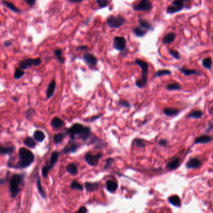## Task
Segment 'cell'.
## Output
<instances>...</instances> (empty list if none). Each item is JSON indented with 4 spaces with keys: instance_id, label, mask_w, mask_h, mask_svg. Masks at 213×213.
<instances>
[{
    "instance_id": "cell-1",
    "label": "cell",
    "mask_w": 213,
    "mask_h": 213,
    "mask_svg": "<svg viewBox=\"0 0 213 213\" xmlns=\"http://www.w3.org/2000/svg\"><path fill=\"white\" fill-rule=\"evenodd\" d=\"M18 160L16 163L11 164L8 167L9 168L23 170L25 169L34 162L35 160V156L30 150L21 147L18 150Z\"/></svg>"
},
{
    "instance_id": "cell-2",
    "label": "cell",
    "mask_w": 213,
    "mask_h": 213,
    "mask_svg": "<svg viewBox=\"0 0 213 213\" xmlns=\"http://www.w3.org/2000/svg\"><path fill=\"white\" fill-rule=\"evenodd\" d=\"M66 133L72 139L75 140L78 138L81 139L84 142H86L92 134L90 127L84 126L80 123H75L70 128H66Z\"/></svg>"
},
{
    "instance_id": "cell-3",
    "label": "cell",
    "mask_w": 213,
    "mask_h": 213,
    "mask_svg": "<svg viewBox=\"0 0 213 213\" xmlns=\"http://www.w3.org/2000/svg\"><path fill=\"white\" fill-rule=\"evenodd\" d=\"M24 174H13L9 181V192L11 198H16L21 192L22 187L24 184Z\"/></svg>"
},
{
    "instance_id": "cell-4",
    "label": "cell",
    "mask_w": 213,
    "mask_h": 213,
    "mask_svg": "<svg viewBox=\"0 0 213 213\" xmlns=\"http://www.w3.org/2000/svg\"><path fill=\"white\" fill-rule=\"evenodd\" d=\"M135 63L141 68L142 73L141 78L136 81V85L139 88H143L146 86L148 83L149 64L147 62L140 59H136L135 60Z\"/></svg>"
},
{
    "instance_id": "cell-5",
    "label": "cell",
    "mask_w": 213,
    "mask_h": 213,
    "mask_svg": "<svg viewBox=\"0 0 213 213\" xmlns=\"http://www.w3.org/2000/svg\"><path fill=\"white\" fill-rule=\"evenodd\" d=\"M191 0H174L171 5L167 8L166 12L168 14H174L181 11L185 6V3L191 2Z\"/></svg>"
},
{
    "instance_id": "cell-6",
    "label": "cell",
    "mask_w": 213,
    "mask_h": 213,
    "mask_svg": "<svg viewBox=\"0 0 213 213\" xmlns=\"http://www.w3.org/2000/svg\"><path fill=\"white\" fill-rule=\"evenodd\" d=\"M126 22V19L121 15H111L107 19V25L111 28H118L123 26Z\"/></svg>"
},
{
    "instance_id": "cell-7",
    "label": "cell",
    "mask_w": 213,
    "mask_h": 213,
    "mask_svg": "<svg viewBox=\"0 0 213 213\" xmlns=\"http://www.w3.org/2000/svg\"><path fill=\"white\" fill-rule=\"evenodd\" d=\"M103 154L102 153H98L96 154H92L91 153H87L84 156L85 162L90 166H96L98 164L100 160L102 158Z\"/></svg>"
},
{
    "instance_id": "cell-8",
    "label": "cell",
    "mask_w": 213,
    "mask_h": 213,
    "mask_svg": "<svg viewBox=\"0 0 213 213\" xmlns=\"http://www.w3.org/2000/svg\"><path fill=\"white\" fill-rule=\"evenodd\" d=\"M41 63V58H29L23 60L19 63V68L23 70L27 69L31 66H38Z\"/></svg>"
},
{
    "instance_id": "cell-9",
    "label": "cell",
    "mask_w": 213,
    "mask_h": 213,
    "mask_svg": "<svg viewBox=\"0 0 213 213\" xmlns=\"http://www.w3.org/2000/svg\"><path fill=\"white\" fill-rule=\"evenodd\" d=\"M133 10L136 11H148L150 12L153 8V5L150 0H141L136 5L133 6Z\"/></svg>"
},
{
    "instance_id": "cell-10",
    "label": "cell",
    "mask_w": 213,
    "mask_h": 213,
    "mask_svg": "<svg viewBox=\"0 0 213 213\" xmlns=\"http://www.w3.org/2000/svg\"><path fill=\"white\" fill-rule=\"evenodd\" d=\"M80 147V145L78 143H76L75 140H73L71 139L69 141L68 144L66 145V146H65L63 150H62V152L65 154L75 153L77 152Z\"/></svg>"
},
{
    "instance_id": "cell-11",
    "label": "cell",
    "mask_w": 213,
    "mask_h": 213,
    "mask_svg": "<svg viewBox=\"0 0 213 213\" xmlns=\"http://www.w3.org/2000/svg\"><path fill=\"white\" fill-rule=\"evenodd\" d=\"M114 48L117 51H123L126 45V41L124 37L122 36H116L114 38L113 41Z\"/></svg>"
},
{
    "instance_id": "cell-12",
    "label": "cell",
    "mask_w": 213,
    "mask_h": 213,
    "mask_svg": "<svg viewBox=\"0 0 213 213\" xmlns=\"http://www.w3.org/2000/svg\"><path fill=\"white\" fill-rule=\"evenodd\" d=\"M89 144L93 145L94 149L98 150H102L106 146V142L102 139L97 137L96 136H93L91 137Z\"/></svg>"
},
{
    "instance_id": "cell-13",
    "label": "cell",
    "mask_w": 213,
    "mask_h": 213,
    "mask_svg": "<svg viewBox=\"0 0 213 213\" xmlns=\"http://www.w3.org/2000/svg\"><path fill=\"white\" fill-rule=\"evenodd\" d=\"M203 165L201 160L198 158H192L189 159L186 164V166L187 169H198Z\"/></svg>"
},
{
    "instance_id": "cell-14",
    "label": "cell",
    "mask_w": 213,
    "mask_h": 213,
    "mask_svg": "<svg viewBox=\"0 0 213 213\" xmlns=\"http://www.w3.org/2000/svg\"><path fill=\"white\" fill-rule=\"evenodd\" d=\"M83 59L84 61L89 65L95 66H96L98 63V59L97 58L94 56L93 55L89 53H85L83 55Z\"/></svg>"
},
{
    "instance_id": "cell-15",
    "label": "cell",
    "mask_w": 213,
    "mask_h": 213,
    "mask_svg": "<svg viewBox=\"0 0 213 213\" xmlns=\"http://www.w3.org/2000/svg\"><path fill=\"white\" fill-rule=\"evenodd\" d=\"M56 88V82L55 80H53L48 84V88L46 91V96L48 99H50L55 94Z\"/></svg>"
},
{
    "instance_id": "cell-16",
    "label": "cell",
    "mask_w": 213,
    "mask_h": 213,
    "mask_svg": "<svg viewBox=\"0 0 213 213\" xmlns=\"http://www.w3.org/2000/svg\"><path fill=\"white\" fill-rule=\"evenodd\" d=\"M213 137L207 134H203L196 138L195 140V144H207L211 142Z\"/></svg>"
},
{
    "instance_id": "cell-17",
    "label": "cell",
    "mask_w": 213,
    "mask_h": 213,
    "mask_svg": "<svg viewBox=\"0 0 213 213\" xmlns=\"http://www.w3.org/2000/svg\"><path fill=\"white\" fill-rule=\"evenodd\" d=\"M50 125L52 128L55 129H59L65 126V123L63 120L61 119L60 117L58 116H55L52 119L50 123Z\"/></svg>"
},
{
    "instance_id": "cell-18",
    "label": "cell",
    "mask_w": 213,
    "mask_h": 213,
    "mask_svg": "<svg viewBox=\"0 0 213 213\" xmlns=\"http://www.w3.org/2000/svg\"><path fill=\"white\" fill-rule=\"evenodd\" d=\"M106 188L110 193H114L118 188V183L113 180H108L106 182Z\"/></svg>"
},
{
    "instance_id": "cell-19",
    "label": "cell",
    "mask_w": 213,
    "mask_h": 213,
    "mask_svg": "<svg viewBox=\"0 0 213 213\" xmlns=\"http://www.w3.org/2000/svg\"><path fill=\"white\" fill-rule=\"evenodd\" d=\"M36 185L37 187V189H38V191L39 193V195L41 196V197L43 199H46V193L43 189V187L42 184H41V178H40V177L38 173L36 175Z\"/></svg>"
},
{
    "instance_id": "cell-20",
    "label": "cell",
    "mask_w": 213,
    "mask_h": 213,
    "mask_svg": "<svg viewBox=\"0 0 213 213\" xmlns=\"http://www.w3.org/2000/svg\"><path fill=\"white\" fill-rule=\"evenodd\" d=\"M85 189L88 192H94L98 190L100 188V184L98 182H88L86 181L84 182Z\"/></svg>"
},
{
    "instance_id": "cell-21",
    "label": "cell",
    "mask_w": 213,
    "mask_h": 213,
    "mask_svg": "<svg viewBox=\"0 0 213 213\" xmlns=\"http://www.w3.org/2000/svg\"><path fill=\"white\" fill-rule=\"evenodd\" d=\"M16 150L15 146H0V153L3 155H9L12 154Z\"/></svg>"
},
{
    "instance_id": "cell-22",
    "label": "cell",
    "mask_w": 213,
    "mask_h": 213,
    "mask_svg": "<svg viewBox=\"0 0 213 213\" xmlns=\"http://www.w3.org/2000/svg\"><path fill=\"white\" fill-rule=\"evenodd\" d=\"M66 171L72 176H76L78 174V170L76 164L74 162L69 163L66 168Z\"/></svg>"
},
{
    "instance_id": "cell-23",
    "label": "cell",
    "mask_w": 213,
    "mask_h": 213,
    "mask_svg": "<svg viewBox=\"0 0 213 213\" xmlns=\"http://www.w3.org/2000/svg\"><path fill=\"white\" fill-rule=\"evenodd\" d=\"M180 163H181V159L176 158L173 159L172 161H171L170 162H169L166 166V167L169 170L173 171V170H176L179 166Z\"/></svg>"
},
{
    "instance_id": "cell-24",
    "label": "cell",
    "mask_w": 213,
    "mask_h": 213,
    "mask_svg": "<svg viewBox=\"0 0 213 213\" xmlns=\"http://www.w3.org/2000/svg\"><path fill=\"white\" fill-rule=\"evenodd\" d=\"M139 25L141 28L147 30V31H153L154 30V28L151 23L149 22L148 20L145 19H139L138 20Z\"/></svg>"
},
{
    "instance_id": "cell-25",
    "label": "cell",
    "mask_w": 213,
    "mask_h": 213,
    "mask_svg": "<svg viewBox=\"0 0 213 213\" xmlns=\"http://www.w3.org/2000/svg\"><path fill=\"white\" fill-rule=\"evenodd\" d=\"M36 141L34 139V137L28 136L23 139V144L29 148L33 149L36 146Z\"/></svg>"
},
{
    "instance_id": "cell-26",
    "label": "cell",
    "mask_w": 213,
    "mask_h": 213,
    "mask_svg": "<svg viewBox=\"0 0 213 213\" xmlns=\"http://www.w3.org/2000/svg\"><path fill=\"white\" fill-rule=\"evenodd\" d=\"M179 71L185 76H191V75L201 76V73L199 72L196 69H187L185 68H179Z\"/></svg>"
},
{
    "instance_id": "cell-27",
    "label": "cell",
    "mask_w": 213,
    "mask_h": 213,
    "mask_svg": "<svg viewBox=\"0 0 213 213\" xmlns=\"http://www.w3.org/2000/svg\"><path fill=\"white\" fill-rule=\"evenodd\" d=\"M60 156V153L59 152L57 151H55L51 153V155L50 156V166L51 167L52 169L54 168V167L56 166L59 158Z\"/></svg>"
},
{
    "instance_id": "cell-28",
    "label": "cell",
    "mask_w": 213,
    "mask_h": 213,
    "mask_svg": "<svg viewBox=\"0 0 213 213\" xmlns=\"http://www.w3.org/2000/svg\"><path fill=\"white\" fill-rule=\"evenodd\" d=\"M33 137L38 143H42L46 138V135L42 131L36 130L33 133Z\"/></svg>"
},
{
    "instance_id": "cell-29",
    "label": "cell",
    "mask_w": 213,
    "mask_h": 213,
    "mask_svg": "<svg viewBox=\"0 0 213 213\" xmlns=\"http://www.w3.org/2000/svg\"><path fill=\"white\" fill-rule=\"evenodd\" d=\"M179 109L176 108H166L163 109L164 114L168 117H173L176 116L179 113Z\"/></svg>"
},
{
    "instance_id": "cell-30",
    "label": "cell",
    "mask_w": 213,
    "mask_h": 213,
    "mask_svg": "<svg viewBox=\"0 0 213 213\" xmlns=\"http://www.w3.org/2000/svg\"><path fill=\"white\" fill-rule=\"evenodd\" d=\"M176 38V35L174 33L171 32V33L167 34L163 38L162 41L164 44H169L173 43L174 41L175 40Z\"/></svg>"
},
{
    "instance_id": "cell-31",
    "label": "cell",
    "mask_w": 213,
    "mask_h": 213,
    "mask_svg": "<svg viewBox=\"0 0 213 213\" xmlns=\"http://www.w3.org/2000/svg\"><path fill=\"white\" fill-rule=\"evenodd\" d=\"M65 133H59L57 134H55L53 136V141H54V143L56 145H58L59 144H61L62 142L63 141L65 136H66V134Z\"/></svg>"
},
{
    "instance_id": "cell-32",
    "label": "cell",
    "mask_w": 213,
    "mask_h": 213,
    "mask_svg": "<svg viewBox=\"0 0 213 213\" xmlns=\"http://www.w3.org/2000/svg\"><path fill=\"white\" fill-rule=\"evenodd\" d=\"M169 203L175 207H180L181 206V199L177 195H173L168 198Z\"/></svg>"
},
{
    "instance_id": "cell-33",
    "label": "cell",
    "mask_w": 213,
    "mask_h": 213,
    "mask_svg": "<svg viewBox=\"0 0 213 213\" xmlns=\"http://www.w3.org/2000/svg\"><path fill=\"white\" fill-rule=\"evenodd\" d=\"M203 116V113L201 110H194L189 113L187 117L193 118V119H198Z\"/></svg>"
},
{
    "instance_id": "cell-34",
    "label": "cell",
    "mask_w": 213,
    "mask_h": 213,
    "mask_svg": "<svg viewBox=\"0 0 213 213\" xmlns=\"http://www.w3.org/2000/svg\"><path fill=\"white\" fill-rule=\"evenodd\" d=\"M133 31L134 33V35L138 37H143L147 33V30H144V29H143V28L139 27L134 28L133 29Z\"/></svg>"
},
{
    "instance_id": "cell-35",
    "label": "cell",
    "mask_w": 213,
    "mask_h": 213,
    "mask_svg": "<svg viewBox=\"0 0 213 213\" xmlns=\"http://www.w3.org/2000/svg\"><path fill=\"white\" fill-rule=\"evenodd\" d=\"M2 3L6 6L8 9H10V10H11L12 11L14 12V13H19L21 11L19 10V9H18L13 3L8 2V1H5V0H3L2 1Z\"/></svg>"
},
{
    "instance_id": "cell-36",
    "label": "cell",
    "mask_w": 213,
    "mask_h": 213,
    "mask_svg": "<svg viewBox=\"0 0 213 213\" xmlns=\"http://www.w3.org/2000/svg\"><path fill=\"white\" fill-rule=\"evenodd\" d=\"M51 170H53V169L50 166V165L48 164V163L46 162V164L44 166H43L42 167V169H41V173H42L43 177L44 178H48L49 172Z\"/></svg>"
},
{
    "instance_id": "cell-37",
    "label": "cell",
    "mask_w": 213,
    "mask_h": 213,
    "mask_svg": "<svg viewBox=\"0 0 213 213\" xmlns=\"http://www.w3.org/2000/svg\"><path fill=\"white\" fill-rule=\"evenodd\" d=\"M70 188H71V189H72V190L76 189V190L80 191H82L83 190V189H84L83 185H81L76 180H74L72 183H71Z\"/></svg>"
},
{
    "instance_id": "cell-38",
    "label": "cell",
    "mask_w": 213,
    "mask_h": 213,
    "mask_svg": "<svg viewBox=\"0 0 213 213\" xmlns=\"http://www.w3.org/2000/svg\"><path fill=\"white\" fill-rule=\"evenodd\" d=\"M54 54L56 57L57 59L61 63H64V58L63 57V51L61 49H56L54 51Z\"/></svg>"
},
{
    "instance_id": "cell-39",
    "label": "cell",
    "mask_w": 213,
    "mask_h": 213,
    "mask_svg": "<svg viewBox=\"0 0 213 213\" xmlns=\"http://www.w3.org/2000/svg\"><path fill=\"white\" fill-rule=\"evenodd\" d=\"M114 162V159L113 158H108L105 160V164L104 166V170L106 171L109 170L112 167V166Z\"/></svg>"
},
{
    "instance_id": "cell-40",
    "label": "cell",
    "mask_w": 213,
    "mask_h": 213,
    "mask_svg": "<svg viewBox=\"0 0 213 213\" xmlns=\"http://www.w3.org/2000/svg\"><path fill=\"white\" fill-rule=\"evenodd\" d=\"M25 72L23 71V69H21L20 68H17L15 69L14 74V78L16 80H19L21 78H22L23 76L25 75Z\"/></svg>"
},
{
    "instance_id": "cell-41",
    "label": "cell",
    "mask_w": 213,
    "mask_h": 213,
    "mask_svg": "<svg viewBox=\"0 0 213 213\" xmlns=\"http://www.w3.org/2000/svg\"><path fill=\"white\" fill-rule=\"evenodd\" d=\"M134 143L136 146H137L138 148H145L146 145V143H145V141L143 139H141V138L135 139L134 140Z\"/></svg>"
},
{
    "instance_id": "cell-42",
    "label": "cell",
    "mask_w": 213,
    "mask_h": 213,
    "mask_svg": "<svg viewBox=\"0 0 213 213\" xmlns=\"http://www.w3.org/2000/svg\"><path fill=\"white\" fill-rule=\"evenodd\" d=\"M202 64L203 66V67H204L206 69H210L212 67V59L210 57H207L204 58L203 60V63Z\"/></svg>"
},
{
    "instance_id": "cell-43",
    "label": "cell",
    "mask_w": 213,
    "mask_h": 213,
    "mask_svg": "<svg viewBox=\"0 0 213 213\" xmlns=\"http://www.w3.org/2000/svg\"><path fill=\"white\" fill-rule=\"evenodd\" d=\"M166 88L170 91H175V90H180L181 89V86L178 83H170V84H167Z\"/></svg>"
},
{
    "instance_id": "cell-44",
    "label": "cell",
    "mask_w": 213,
    "mask_h": 213,
    "mask_svg": "<svg viewBox=\"0 0 213 213\" xmlns=\"http://www.w3.org/2000/svg\"><path fill=\"white\" fill-rule=\"evenodd\" d=\"M171 72L168 69H161L158 71L155 75V78L156 77H161L165 75H171Z\"/></svg>"
},
{
    "instance_id": "cell-45",
    "label": "cell",
    "mask_w": 213,
    "mask_h": 213,
    "mask_svg": "<svg viewBox=\"0 0 213 213\" xmlns=\"http://www.w3.org/2000/svg\"><path fill=\"white\" fill-rule=\"evenodd\" d=\"M35 111L34 109H33V108L28 109L25 113L26 119L27 120H29L30 119H31V117H33L35 116Z\"/></svg>"
},
{
    "instance_id": "cell-46",
    "label": "cell",
    "mask_w": 213,
    "mask_h": 213,
    "mask_svg": "<svg viewBox=\"0 0 213 213\" xmlns=\"http://www.w3.org/2000/svg\"><path fill=\"white\" fill-rule=\"evenodd\" d=\"M99 7L100 8H103L108 5V0H96Z\"/></svg>"
},
{
    "instance_id": "cell-47",
    "label": "cell",
    "mask_w": 213,
    "mask_h": 213,
    "mask_svg": "<svg viewBox=\"0 0 213 213\" xmlns=\"http://www.w3.org/2000/svg\"><path fill=\"white\" fill-rule=\"evenodd\" d=\"M169 53H170L172 56H173L174 58H176V59H181V58L180 53H179L178 51L173 50H170Z\"/></svg>"
},
{
    "instance_id": "cell-48",
    "label": "cell",
    "mask_w": 213,
    "mask_h": 213,
    "mask_svg": "<svg viewBox=\"0 0 213 213\" xmlns=\"http://www.w3.org/2000/svg\"><path fill=\"white\" fill-rule=\"evenodd\" d=\"M119 104L120 105H121L122 107H124V108H129L131 107V104L130 103L126 101V100H121L119 101Z\"/></svg>"
},
{
    "instance_id": "cell-49",
    "label": "cell",
    "mask_w": 213,
    "mask_h": 213,
    "mask_svg": "<svg viewBox=\"0 0 213 213\" xmlns=\"http://www.w3.org/2000/svg\"><path fill=\"white\" fill-rule=\"evenodd\" d=\"M102 114H99L98 115H95V116H91V117L89 118V120H86V121H88V122H91V123H92L94 121H95L96 120H98L99 118H100L101 117Z\"/></svg>"
},
{
    "instance_id": "cell-50",
    "label": "cell",
    "mask_w": 213,
    "mask_h": 213,
    "mask_svg": "<svg viewBox=\"0 0 213 213\" xmlns=\"http://www.w3.org/2000/svg\"><path fill=\"white\" fill-rule=\"evenodd\" d=\"M88 211L87 209V208L85 206H81L79 209L76 211L77 213H86Z\"/></svg>"
},
{
    "instance_id": "cell-51",
    "label": "cell",
    "mask_w": 213,
    "mask_h": 213,
    "mask_svg": "<svg viewBox=\"0 0 213 213\" xmlns=\"http://www.w3.org/2000/svg\"><path fill=\"white\" fill-rule=\"evenodd\" d=\"M168 144V141L167 140H166L164 139H161L158 142V145L161 146H166V145H167Z\"/></svg>"
},
{
    "instance_id": "cell-52",
    "label": "cell",
    "mask_w": 213,
    "mask_h": 213,
    "mask_svg": "<svg viewBox=\"0 0 213 213\" xmlns=\"http://www.w3.org/2000/svg\"><path fill=\"white\" fill-rule=\"evenodd\" d=\"M88 47L85 45H83V46H79L77 47L76 50H80V51H86V50H88Z\"/></svg>"
},
{
    "instance_id": "cell-53",
    "label": "cell",
    "mask_w": 213,
    "mask_h": 213,
    "mask_svg": "<svg viewBox=\"0 0 213 213\" xmlns=\"http://www.w3.org/2000/svg\"><path fill=\"white\" fill-rule=\"evenodd\" d=\"M25 2L30 6H33L35 3H36V0H25Z\"/></svg>"
},
{
    "instance_id": "cell-54",
    "label": "cell",
    "mask_w": 213,
    "mask_h": 213,
    "mask_svg": "<svg viewBox=\"0 0 213 213\" xmlns=\"http://www.w3.org/2000/svg\"><path fill=\"white\" fill-rule=\"evenodd\" d=\"M4 46H6V47H9L10 46L11 44H12V41L11 40H8V41H6L5 43H4Z\"/></svg>"
},
{
    "instance_id": "cell-55",
    "label": "cell",
    "mask_w": 213,
    "mask_h": 213,
    "mask_svg": "<svg viewBox=\"0 0 213 213\" xmlns=\"http://www.w3.org/2000/svg\"><path fill=\"white\" fill-rule=\"evenodd\" d=\"M68 1L70 3H78L82 2L83 0H68Z\"/></svg>"
},
{
    "instance_id": "cell-56",
    "label": "cell",
    "mask_w": 213,
    "mask_h": 213,
    "mask_svg": "<svg viewBox=\"0 0 213 213\" xmlns=\"http://www.w3.org/2000/svg\"><path fill=\"white\" fill-rule=\"evenodd\" d=\"M211 109H212V114H213V106L212 107V108H211Z\"/></svg>"
},
{
    "instance_id": "cell-57",
    "label": "cell",
    "mask_w": 213,
    "mask_h": 213,
    "mask_svg": "<svg viewBox=\"0 0 213 213\" xmlns=\"http://www.w3.org/2000/svg\"><path fill=\"white\" fill-rule=\"evenodd\" d=\"M212 43H213V36H212Z\"/></svg>"
}]
</instances>
